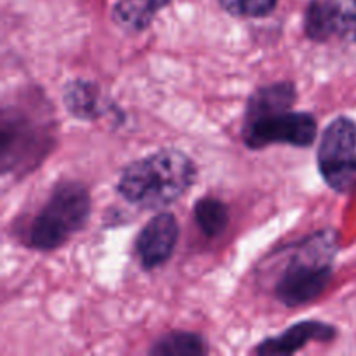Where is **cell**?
<instances>
[{
	"label": "cell",
	"instance_id": "1",
	"mask_svg": "<svg viewBox=\"0 0 356 356\" xmlns=\"http://www.w3.org/2000/svg\"><path fill=\"white\" fill-rule=\"evenodd\" d=\"M58 117L42 90H23L2 106L0 165L3 177L23 179L37 170L58 145Z\"/></svg>",
	"mask_w": 356,
	"mask_h": 356
},
{
	"label": "cell",
	"instance_id": "2",
	"mask_svg": "<svg viewBox=\"0 0 356 356\" xmlns=\"http://www.w3.org/2000/svg\"><path fill=\"white\" fill-rule=\"evenodd\" d=\"M298 89L291 80L268 83L254 90L247 99L243 124L240 129L243 145L249 149H263L271 145L309 148L318 136L315 115L292 110Z\"/></svg>",
	"mask_w": 356,
	"mask_h": 356
},
{
	"label": "cell",
	"instance_id": "3",
	"mask_svg": "<svg viewBox=\"0 0 356 356\" xmlns=\"http://www.w3.org/2000/svg\"><path fill=\"white\" fill-rule=\"evenodd\" d=\"M339 252V233L316 229L284 249V264L273 285V296L285 308H301L322 298L330 287Z\"/></svg>",
	"mask_w": 356,
	"mask_h": 356
},
{
	"label": "cell",
	"instance_id": "4",
	"mask_svg": "<svg viewBox=\"0 0 356 356\" xmlns=\"http://www.w3.org/2000/svg\"><path fill=\"white\" fill-rule=\"evenodd\" d=\"M198 169L191 156L176 148H162L134 160L122 170L117 193L145 211L172 205L197 183Z\"/></svg>",
	"mask_w": 356,
	"mask_h": 356
},
{
	"label": "cell",
	"instance_id": "5",
	"mask_svg": "<svg viewBox=\"0 0 356 356\" xmlns=\"http://www.w3.org/2000/svg\"><path fill=\"white\" fill-rule=\"evenodd\" d=\"M92 200L86 184L65 179L52 188L51 195L33 216L24 232L26 247L51 252L65 245L87 226Z\"/></svg>",
	"mask_w": 356,
	"mask_h": 356
},
{
	"label": "cell",
	"instance_id": "6",
	"mask_svg": "<svg viewBox=\"0 0 356 356\" xmlns=\"http://www.w3.org/2000/svg\"><path fill=\"white\" fill-rule=\"evenodd\" d=\"M318 172L339 195L356 193V122L337 117L323 129L316 152Z\"/></svg>",
	"mask_w": 356,
	"mask_h": 356
},
{
	"label": "cell",
	"instance_id": "7",
	"mask_svg": "<svg viewBox=\"0 0 356 356\" xmlns=\"http://www.w3.org/2000/svg\"><path fill=\"white\" fill-rule=\"evenodd\" d=\"M179 240V222L170 212L149 219L136 238V254L143 270H156L172 257Z\"/></svg>",
	"mask_w": 356,
	"mask_h": 356
},
{
	"label": "cell",
	"instance_id": "8",
	"mask_svg": "<svg viewBox=\"0 0 356 356\" xmlns=\"http://www.w3.org/2000/svg\"><path fill=\"white\" fill-rule=\"evenodd\" d=\"M339 336L337 327L320 320H302L273 337L261 341L254 353L261 356H287L301 351L309 343H332Z\"/></svg>",
	"mask_w": 356,
	"mask_h": 356
},
{
	"label": "cell",
	"instance_id": "9",
	"mask_svg": "<svg viewBox=\"0 0 356 356\" xmlns=\"http://www.w3.org/2000/svg\"><path fill=\"white\" fill-rule=\"evenodd\" d=\"M63 104L73 118L83 122H96L113 111H120L103 96L101 87L92 80L75 79L63 87Z\"/></svg>",
	"mask_w": 356,
	"mask_h": 356
},
{
	"label": "cell",
	"instance_id": "10",
	"mask_svg": "<svg viewBox=\"0 0 356 356\" xmlns=\"http://www.w3.org/2000/svg\"><path fill=\"white\" fill-rule=\"evenodd\" d=\"M170 2L172 0H117L111 9V21L125 33H143Z\"/></svg>",
	"mask_w": 356,
	"mask_h": 356
},
{
	"label": "cell",
	"instance_id": "11",
	"mask_svg": "<svg viewBox=\"0 0 356 356\" xmlns=\"http://www.w3.org/2000/svg\"><path fill=\"white\" fill-rule=\"evenodd\" d=\"M209 353L204 336L190 330H170L149 346L153 356H204Z\"/></svg>",
	"mask_w": 356,
	"mask_h": 356
},
{
	"label": "cell",
	"instance_id": "12",
	"mask_svg": "<svg viewBox=\"0 0 356 356\" xmlns=\"http://www.w3.org/2000/svg\"><path fill=\"white\" fill-rule=\"evenodd\" d=\"M193 218L205 236L219 238L229 226V209L219 198L204 197L195 204Z\"/></svg>",
	"mask_w": 356,
	"mask_h": 356
},
{
	"label": "cell",
	"instance_id": "13",
	"mask_svg": "<svg viewBox=\"0 0 356 356\" xmlns=\"http://www.w3.org/2000/svg\"><path fill=\"white\" fill-rule=\"evenodd\" d=\"M332 38L356 44V0H323Z\"/></svg>",
	"mask_w": 356,
	"mask_h": 356
},
{
	"label": "cell",
	"instance_id": "14",
	"mask_svg": "<svg viewBox=\"0 0 356 356\" xmlns=\"http://www.w3.org/2000/svg\"><path fill=\"white\" fill-rule=\"evenodd\" d=\"M302 30L306 38L313 42H327L332 38L330 33L329 19H327V10L323 6V0H309L305 10V21H302Z\"/></svg>",
	"mask_w": 356,
	"mask_h": 356
},
{
	"label": "cell",
	"instance_id": "15",
	"mask_svg": "<svg viewBox=\"0 0 356 356\" xmlns=\"http://www.w3.org/2000/svg\"><path fill=\"white\" fill-rule=\"evenodd\" d=\"M222 10L235 17H266L277 9L278 0H219Z\"/></svg>",
	"mask_w": 356,
	"mask_h": 356
}]
</instances>
